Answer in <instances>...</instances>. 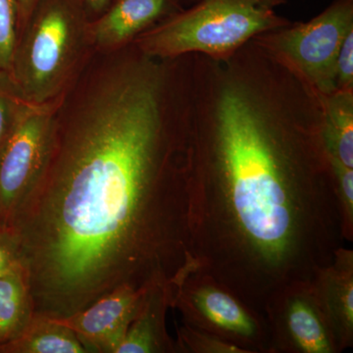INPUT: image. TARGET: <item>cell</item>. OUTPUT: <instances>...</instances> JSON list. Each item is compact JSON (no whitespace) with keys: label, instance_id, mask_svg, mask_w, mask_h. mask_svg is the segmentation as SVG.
Listing matches in <instances>:
<instances>
[{"label":"cell","instance_id":"d6986e66","mask_svg":"<svg viewBox=\"0 0 353 353\" xmlns=\"http://www.w3.org/2000/svg\"><path fill=\"white\" fill-rule=\"evenodd\" d=\"M18 32L17 2L0 0V71H10Z\"/></svg>","mask_w":353,"mask_h":353},{"label":"cell","instance_id":"44dd1931","mask_svg":"<svg viewBox=\"0 0 353 353\" xmlns=\"http://www.w3.org/2000/svg\"><path fill=\"white\" fill-rule=\"evenodd\" d=\"M21 264L19 245L11 228L0 225V276Z\"/></svg>","mask_w":353,"mask_h":353},{"label":"cell","instance_id":"603a6c76","mask_svg":"<svg viewBox=\"0 0 353 353\" xmlns=\"http://www.w3.org/2000/svg\"><path fill=\"white\" fill-rule=\"evenodd\" d=\"M16 2H17L18 10V29L20 32L27 20L29 19L32 9H34L38 0H16ZM18 34H19V32H18Z\"/></svg>","mask_w":353,"mask_h":353},{"label":"cell","instance_id":"cb8c5ba5","mask_svg":"<svg viewBox=\"0 0 353 353\" xmlns=\"http://www.w3.org/2000/svg\"><path fill=\"white\" fill-rule=\"evenodd\" d=\"M197 1H199V0H179L183 8H187V7L192 6V4L196 3Z\"/></svg>","mask_w":353,"mask_h":353},{"label":"cell","instance_id":"5b68a950","mask_svg":"<svg viewBox=\"0 0 353 353\" xmlns=\"http://www.w3.org/2000/svg\"><path fill=\"white\" fill-rule=\"evenodd\" d=\"M352 30L353 0H334L307 22H290L252 41L319 97H326L336 92V57Z\"/></svg>","mask_w":353,"mask_h":353},{"label":"cell","instance_id":"6da1fadb","mask_svg":"<svg viewBox=\"0 0 353 353\" xmlns=\"http://www.w3.org/2000/svg\"><path fill=\"white\" fill-rule=\"evenodd\" d=\"M189 57L94 52L59 99L50 157L11 229L34 315L176 283L190 254Z\"/></svg>","mask_w":353,"mask_h":353},{"label":"cell","instance_id":"8992f818","mask_svg":"<svg viewBox=\"0 0 353 353\" xmlns=\"http://www.w3.org/2000/svg\"><path fill=\"white\" fill-rule=\"evenodd\" d=\"M172 308L183 323L219 336L246 353H268L263 313L202 269L190 271L174 285Z\"/></svg>","mask_w":353,"mask_h":353},{"label":"cell","instance_id":"3957f363","mask_svg":"<svg viewBox=\"0 0 353 353\" xmlns=\"http://www.w3.org/2000/svg\"><path fill=\"white\" fill-rule=\"evenodd\" d=\"M82 0H38L18 34L9 76L31 103L54 101L94 53Z\"/></svg>","mask_w":353,"mask_h":353},{"label":"cell","instance_id":"2e32d148","mask_svg":"<svg viewBox=\"0 0 353 353\" xmlns=\"http://www.w3.org/2000/svg\"><path fill=\"white\" fill-rule=\"evenodd\" d=\"M332 176L345 241H353V168L330 157Z\"/></svg>","mask_w":353,"mask_h":353},{"label":"cell","instance_id":"7402d4cb","mask_svg":"<svg viewBox=\"0 0 353 353\" xmlns=\"http://www.w3.org/2000/svg\"><path fill=\"white\" fill-rule=\"evenodd\" d=\"M114 0H82L88 18L90 21L97 19L108 10Z\"/></svg>","mask_w":353,"mask_h":353},{"label":"cell","instance_id":"8fae6325","mask_svg":"<svg viewBox=\"0 0 353 353\" xmlns=\"http://www.w3.org/2000/svg\"><path fill=\"white\" fill-rule=\"evenodd\" d=\"M313 289L339 352L353 347V250L341 246L329 264L316 269Z\"/></svg>","mask_w":353,"mask_h":353},{"label":"cell","instance_id":"e0dca14e","mask_svg":"<svg viewBox=\"0 0 353 353\" xmlns=\"http://www.w3.org/2000/svg\"><path fill=\"white\" fill-rule=\"evenodd\" d=\"M176 353H246L219 336L183 323L176 326Z\"/></svg>","mask_w":353,"mask_h":353},{"label":"cell","instance_id":"7a4b0ae2","mask_svg":"<svg viewBox=\"0 0 353 353\" xmlns=\"http://www.w3.org/2000/svg\"><path fill=\"white\" fill-rule=\"evenodd\" d=\"M190 254L262 312L343 246L319 95L253 41L192 55Z\"/></svg>","mask_w":353,"mask_h":353},{"label":"cell","instance_id":"ba28073f","mask_svg":"<svg viewBox=\"0 0 353 353\" xmlns=\"http://www.w3.org/2000/svg\"><path fill=\"white\" fill-rule=\"evenodd\" d=\"M262 313L268 329V353H340L311 280L279 288Z\"/></svg>","mask_w":353,"mask_h":353},{"label":"cell","instance_id":"7c38bea8","mask_svg":"<svg viewBox=\"0 0 353 353\" xmlns=\"http://www.w3.org/2000/svg\"><path fill=\"white\" fill-rule=\"evenodd\" d=\"M173 292V285L168 284L146 288L141 307L116 353H176V341L166 324Z\"/></svg>","mask_w":353,"mask_h":353},{"label":"cell","instance_id":"9a60e30c","mask_svg":"<svg viewBox=\"0 0 353 353\" xmlns=\"http://www.w3.org/2000/svg\"><path fill=\"white\" fill-rule=\"evenodd\" d=\"M0 353H87L77 334L53 318L34 315L19 338L0 345Z\"/></svg>","mask_w":353,"mask_h":353},{"label":"cell","instance_id":"52a82bcc","mask_svg":"<svg viewBox=\"0 0 353 353\" xmlns=\"http://www.w3.org/2000/svg\"><path fill=\"white\" fill-rule=\"evenodd\" d=\"M59 99L46 103L25 101L0 152V225L10 228L43 176L52 143Z\"/></svg>","mask_w":353,"mask_h":353},{"label":"cell","instance_id":"5bb4252c","mask_svg":"<svg viewBox=\"0 0 353 353\" xmlns=\"http://www.w3.org/2000/svg\"><path fill=\"white\" fill-rule=\"evenodd\" d=\"M34 314L27 275L20 264L0 276V345L19 338Z\"/></svg>","mask_w":353,"mask_h":353},{"label":"cell","instance_id":"ac0fdd59","mask_svg":"<svg viewBox=\"0 0 353 353\" xmlns=\"http://www.w3.org/2000/svg\"><path fill=\"white\" fill-rule=\"evenodd\" d=\"M24 102L9 74L0 71V152L15 126Z\"/></svg>","mask_w":353,"mask_h":353},{"label":"cell","instance_id":"9c48e42d","mask_svg":"<svg viewBox=\"0 0 353 353\" xmlns=\"http://www.w3.org/2000/svg\"><path fill=\"white\" fill-rule=\"evenodd\" d=\"M148 287L118 288L83 310L55 320L77 334L85 352L116 353L141 307Z\"/></svg>","mask_w":353,"mask_h":353},{"label":"cell","instance_id":"277c9868","mask_svg":"<svg viewBox=\"0 0 353 353\" xmlns=\"http://www.w3.org/2000/svg\"><path fill=\"white\" fill-rule=\"evenodd\" d=\"M288 0H199L154 26L134 44L150 57L227 60L264 32L289 25Z\"/></svg>","mask_w":353,"mask_h":353},{"label":"cell","instance_id":"30bf717a","mask_svg":"<svg viewBox=\"0 0 353 353\" xmlns=\"http://www.w3.org/2000/svg\"><path fill=\"white\" fill-rule=\"evenodd\" d=\"M179 0H114L108 10L90 21V43L97 52L131 46L160 22L182 10Z\"/></svg>","mask_w":353,"mask_h":353},{"label":"cell","instance_id":"ffe728a7","mask_svg":"<svg viewBox=\"0 0 353 353\" xmlns=\"http://www.w3.org/2000/svg\"><path fill=\"white\" fill-rule=\"evenodd\" d=\"M336 90H353V30L345 36L336 57Z\"/></svg>","mask_w":353,"mask_h":353},{"label":"cell","instance_id":"4fadbf2b","mask_svg":"<svg viewBox=\"0 0 353 353\" xmlns=\"http://www.w3.org/2000/svg\"><path fill=\"white\" fill-rule=\"evenodd\" d=\"M320 99L327 154L353 168V90H336Z\"/></svg>","mask_w":353,"mask_h":353}]
</instances>
